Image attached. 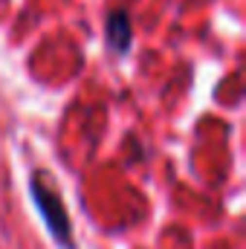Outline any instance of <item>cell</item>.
<instances>
[{
    "label": "cell",
    "mask_w": 246,
    "mask_h": 249,
    "mask_svg": "<svg viewBox=\"0 0 246 249\" xmlns=\"http://www.w3.org/2000/svg\"><path fill=\"white\" fill-rule=\"evenodd\" d=\"M29 194H32V203L44 220V226L50 229V235L55 238V244L64 249H75L72 244V223H70V214H67V206H64L58 188L47 180V174L35 171L29 177Z\"/></svg>",
    "instance_id": "cell-1"
},
{
    "label": "cell",
    "mask_w": 246,
    "mask_h": 249,
    "mask_svg": "<svg viewBox=\"0 0 246 249\" xmlns=\"http://www.w3.org/2000/svg\"><path fill=\"white\" fill-rule=\"evenodd\" d=\"M105 41L113 55H127L133 47V20L127 9H113L105 18Z\"/></svg>",
    "instance_id": "cell-2"
}]
</instances>
